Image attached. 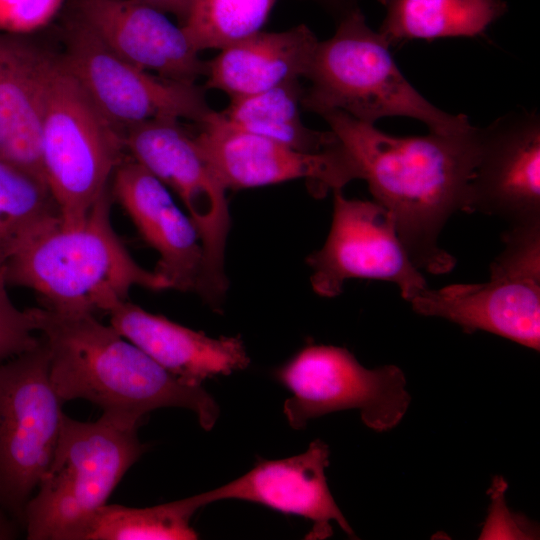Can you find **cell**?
Instances as JSON below:
<instances>
[{
    "label": "cell",
    "instance_id": "6da1fadb",
    "mask_svg": "<svg viewBox=\"0 0 540 540\" xmlns=\"http://www.w3.org/2000/svg\"><path fill=\"white\" fill-rule=\"evenodd\" d=\"M353 159L374 201L394 219L397 234L420 270L441 274L455 259L438 244L448 218L464 211L476 166L480 129L396 137L334 110L321 115Z\"/></svg>",
    "mask_w": 540,
    "mask_h": 540
},
{
    "label": "cell",
    "instance_id": "7a4b0ae2",
    "mask_svg": "<svg viewBox=\"0 0 540 540\" xmlns=\"http://www.w3.org/2000/svg\"><path fill=\"white\" fill-rule=\"evenodd\" d=\"M38 334L49 352V376L63 401L96 404L112 423L138 429L159 408L192 411L211 430L219 406L202 386L184 383L140 347L93 314H59L37 307Z\"/></svg>",
    "mask_w": 540,
    "mask_h": 540
},
{
    "label": "cell",
    "instance_id": "3957f363",
    "mask_svg": "<svg viewBox=\"0 0 540 540\" xmlns=\"http://www.w3.org/2000/svg\"><path fill=\"white\" fill-rule=\"evenodd\" d=\"M110 187L88 214L35 235L6 265L9 286L33 290L41 307L59 314L110 313L133 287L170 289L139 265L113 229Z\"/></svg>",
    "mask_w": 540,
    "mask_h": 540
},
{
    "label": "cell",
    "instance_id": "277c9868",
    "mask_svg": "<svg viewBox=\"0 0 540 540\" xmlns=\"http://www.w3.org/2000/svg\"><path fill=\"white\" fill-rule=\"evenodd\" d=\"M302 107L320 115L342 111L369 124L404 116L426 124L430 132L469 130L467 116L446 113L426 100L399 71L390 46L358 11L349 13L334 35L318 42L306 77Z\"/></svg>",
    "mask_w": 540,
    "mask_h": 540
},
{
    "label": "cell",
    "instance_id": "5b68a950",
    "mask_svg": "<svg viewBox=\"0 0 540 540\" xmlns=\"http://www.w3.org/2000/svg\"><path fill=\"white\" fill-rule=\"evenodd\" d=\"M144 451L137 429L103 416L82 422L64 413L52 459L25 508L26 538L83 540L91 519Z\"/></svg>",
    "mask_w": 540,
    "mask_h": 540
},
{
    "label": "cell",
    "instance_id": "8992f818",
    "mask_svg": "<svg viewBox=\"0 0 540 540\" xmlns=\"http://www.w3.org/2000/svg\"><path fill=\"white\" fill-rule=\"evenodd\" d=\"M40 151L43 177L66 224L88 214L128 157L123 130L98 109L61 53L46 91Z\"/></svg>",
    "mask_w": 540,
    "mask_h": 540
},
{
    "label": "cell",
    "instance_id": "52a82bcc",
    "mask_svg": "<svg viewBox=\"0 0 540 540\" xmlns=\"http://www.w3.org/2000/svg\"><path fill=\"white\" fill-rule=\"evenodd\" d=\"M490 265L489 281L427 287L409 303L424 316L447 319L466 333L490 332L540 350V221L511 225Z\"/></svg>",
    "mask_w": 540,
    "mask_h": 540
},
{
    "label": "cell",
    "instance_id": "ba28073f",
    "mask_svg": "<svg viewBox=\"0 0 540 540\" xmlns=\"http://www.w3.org/2000/svg\"><path fill=\"white\" fill-rule=\"evenodd\" d=\"M63 403L41 336L35 348L0 363V505L22 528L26 505L52 459Z\"/></svg>",
    "mask_w": 540,
    "mask_h": 540
},
{
    "label": "cell",
    "instance_id": "9c48e42d",
    "mask_svg": "<svg viewBox=\"0 0 540 540\" xmlns=\"http://www.w3.org/2000/svg\"><path fill=\"white\" fill-rule=\"evenodd\" d=\"M123 134L128 156L172 190L194 222L206 261L202 299L220 307L228 288L224 257L231 218L226 188L196 135L180 120H149L125 128Z\"/></svg>",
    "mask_w": 540,
    "mask_h": 540
},
{
    "label": "cell",
    "instance_id": "30bf717a",
    "mask_svg": "<svg viewBox=\"0 0 540 540\" xmlns=\"http://www.w3.org/2000/svg\"><path fill=\"white\" fill-rule=\"evenodd\" d=\"M276 377L292 393L283 410L294 429L325 414L357 409L368 428L385 432L401 422L411 402L399 367L368 369L344 347L307 345L277 370Z\"/></svg>",
    "mask_w": 540,
    "mask_h": 540
},
{
    "label": "cell",
    "instance_id": "8fae6325",
    "mask_svg": "<svg viewBox=\"0 0 540 540\" xmlns=\"http://www.w3.org/2000/svg\"><path fill=\"white\" fill-rule=\"evenodd\" d=\"M62 60L98 109L117 127L155 119L204 123L212 114L205 87L164 78L124 60L89 29L61 13Z\"/></svg>",
    "mask_w": 540,
    "mask_h": 540
},
{
    "label": "cell",
    "instance_id": "7c38bea8",
    "mask_svg": "<svg viewBox=\"0 0 540 540\" xmlns=\"http://www.w3.org/2000/svg\"><path fill=\"white\" fill-rule=\"evenodd\" d=\"M332 224L324 245L311 253L310 282L322 297H335L349 279H378L395 283L410 301L427 283L412 262L391 214L375 201L348 199L333 191Z\"/></svg>",
    "mask_w": 540,
    "mask_h": 540
},
{
    "label": "cell",
    "instance_id": "4fadbf2b",
    "mask_svg": "<svg viewBox=\"0 0 540 540\" xmlns=\"http://www.w3.org/2000/svg\"><path fill=\"white\" fill-rule=\"evenodd\" d=\"M196 139L226 190L304 179L311 191L321 196L359 179L353 159L338 139L335 145L320 152L300 151L231 128L215 110L200 124Z\"/></svg>",
    "mask_w": 540,
    "mask_h": 540
},
{
    "label": "cell",
    "instance_id": "5bb4252c",
    "mask_svg": "<svg viewBox=\"0 0 540 540\" xmlns=\"http://www.w3.org/2000/svg\"><path fill=\"white\" fill-rule=\"evenodd\" d=\"M465 212L540 221V122L535 112L504 116L480 129Z\"/></svg>",
    "mask_w": 540,
    "mask_h": 540
},
{
    "label": "cell",
    "instance_id": "9a60e30c",
    "mask_svg": "<svg viewBox=\"0 0 540 540\" xmlns=\"http://www.w3.org/2000/svg\"><path fill=\"white\" fill-rule=\"evenodd\" d=\"M75 19L129 63L158 76L196 83L206 61L166 14L136 0H65Z\"/></svg>",
    "mask_w": 540,
    "mask_h": 540
},
{
    "label": "cell",
    "instance_id": "2e32d148",
    "mask_svg": "<svg viewBox=\"0 0 540 540\" xmlns=\"http://www.w3.org/2000/svg\"><path fill=\"white\" fill-rule=\"evenodd\" d=\"M110 192L148 246L159 255L154 271L170 289L202 295L206 279L200 234L170 190L128 156L115 170Z\"/></svg>",
    "mask_w": 540,
    "mask_h": 540
},
{
    "label": "cell",
    "instance_id": "e0dca14e",
    "mask_svg": "<svg viewBox=\"0 0 540 540\" xmlns=\"http://www.w3.org/2000/svg\"><path fill=\"white\" fill-rule=\"evenodd\" d=\"M329 447L320 439L301 454L279 460H261L241 477L205 492L208 504L225 499L257 503L313 522L308 539L332 536L336 521L349 536L351 526L337 506L327 484Z\"/></svg>",
    "mask_w": 540,
    "mask_h": 540
},
{
    "label": "cell",
    "instance_id": "ac0fdd59",
    "mask_svg": "<svg viewBox=\"0 0 540 540\" xmlns=\"http://www.w3.org/2000/svg\"><path fill=\"white\" fill-rule=\"evenodd\" d=\"M59 54L34 34L0 32V159L43 179L41 121Z\"/></svg>",
    "mask_w": 540,
    "mask_h": 540
},
{
    "label": "cell",
    "instance_id": "d6986e66",
    "mask_svg": "<svg viewBox=\"0 0 540 540\" xmlns=\"http://www.w3.org/2000/svg\"><path fill=\"white\" fill-rule=\"evenodd\" d=\"M110 324L168 372L192 386L230 375L250 363L239 336L213 338L127 301L110 313Z\"/></svg>",
    "mask_w": 540,
    "mask_h": 540
},
{
    "label": "cell",
    "instance_id": "ffe728a7",
    "mask_svg": "<svg viewBox=\"0 0 540 540\" xmlns=\"http://www.w3.org/2000/svg\"><path fill=\"white\" fill-rule=\"evenodd\" d=\"M318 42L303 24L281 32L259 31L206 61L205 88L234 99L306 78Z\"/></svg>",
    "mask_w": 540,
    "mask_h": 540
},
{
    "label": "cell",
    "instance_id": "44dd1931",
    "mask_svg": "<svg viewBox=\"0 0 540 540\" xmlns=\"http://www.w3.org/2000/svg\"><path fill=\"white\" fill-rule=\"evenodd\" d=\"M304 89L299 80L231 99L219 119L231 128L262 136L300 151L320 152L337 143L330 131L308 128L301 120Z\"/></svg>",
    "mask_w": 540,
    "mask_h": 540
},
{
    "label": "cell",
    "instance_id": "7402d4cb",
    "mask_svg": "<svg viewBox=\"0 0 540 540\" xmlns=\"http://www.w3.org/2000/svg\"><path fill=\"white\" fill-rule=\"evenodd\" d=\"M379 33L391 47L411 39L473 37L502 15L501 0H383Z\"/></svg>",
    "mask_w": 540,
    "mask_h": 540
},
{
    "label": "cell",
    "instance_id": "603a6c76",
    "mask_svg": "<svg viewBox=\"0 0 540 540\" xmlns=\"http://www.w3.org/2000/svg\"><path fill=\"white\" fill-rule=\"evenodd\" d=\"M60 220L46 181L0 159V269L35 235Z\"/></svg>",
    "mask_w": 540,
    "mask_h": 540
},
{
    "label": "cell",
    "instance_id": "cb8c5ba5",
    "mask_svg": "<svg viewBox=\"0 0 540 540\" xmlns=\"http://www.w3.org/2000/svg\"><path fill=\"white\" fill-rule=\"evenodd\" d=\"M205 493L146 508L105 504L88 524L83 540H193L195 512L207 505Z\"/></svg>",
    "mask_w": 540,
    "mask_h": 540
},
{
    "label": "cell",
    "instance_id": "d4e9b609",
    "mask_svg": "<svg viewBox=\"0 0 540 540\" xmlns=\"http://www.w3.org/2000/svg\"><path fill=\"white\" fill-rule=\"evenodd\" d=\"M276 0H193L182 29L199 52L261 31Z\"/></svg>",
    "mask_w": 540,
    "mask_h": 540
},
{
    "label": "cell",
    "instance_id": "484cf974",
    "mask_svg": "<svg viewBox=\"0 0 540 540\" xmlns=\"http://www.w3.org/2000/svg\"><path fill=\"white\" fill-rule=\"evenodd\" d=\"M6 267L0 269V363L35 348L40 343L37 307L19 309L8 293Z\"/></svg>",
    "mask_w": 540,
    "mask_h": 540
},
{
    "label": "cell",
    "instance_id": "4316f807",
    "mask_svg": "<svg viewBox=\"0 0 540 540\" xmlns=\"http://www.w3.org/2000/svg\"><path fill=\"white\" fill-rule=\"evenodd\" d=\"M65 0H0V32L31 35L59 18Z\"/></svg>",
    "mask_w": 540,
    "mask_h": 540
},
{
    "label": "cell",
    "instance_id": "83f0119b",
    "mask_svg": "<svg viewBox=\"0 0 540 540\" xmlns=\"http://www.w3.org/2000/svg\"><path fill=\"white\" fill-rule=\"evenodd\" d=\"M164 14H172L178 25L183 26L190 12L193 0H136Z\"/></svg>",
    "mask_w": 540,
    "mask_h": 540
},
{
    "label": "cell",
    "instance_id": "f1b7e54d",
    "mask_svg": "<svg viewBox=\"0 0 540 540\" xmlns=\"http://www.w3.org/2000/svg\"><path fill=\"white\" fill-rule=\"evenodd\" d=\"M22 526L0 505V540L15 539Z\"/></svg>",
    "mask_w": 540,
    "mask_h": 540
}]
</instances>
